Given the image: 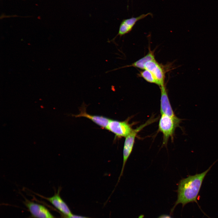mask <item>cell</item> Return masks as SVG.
Here are the masks:
<instances>
[{"instance_id": "cell-1", "label": "cell", "mask_w": 218, "mask_h": 218, "mask_svg": "<svg viewBox=\"0 0 218 218\" xmlns=\"http://www.w3.org/2000/svg\"><path fill=\"white\" fill-rule=\"evenodd\" d=\"M215 162L207 170L181 180L178 184L177 198L174 206L181 203L183 206L189 203H197V199L203 181Z\"/></svg>"}, {"instance_id": "cell-2", "label": "cell", "mask_w": 218, "mask_h": 218, "mask_svg": "<svg viewBox=\"0 0 218 218\" xmlns=\"http://www.w3.org/2000/svg\"><path fill=\"white\" fill-rule=\"evenodd\" d=\"M180 119L161 114L159 123V129L163 134V145H167L169 139L172 140L176 128L179 125Z\"/></svg>"}, {"instance_id": "cell-3", "label": "cell", "mask_w": 218, "mask_h": 218, "mask_svg": "<svg viewBox=\"0 0 218 218\" xmlns=\"http://www.w3.org/2000/svg\"><path fill=\"white\" fill-rule=\"evenodd\" d=\"M153 121V120H150L136 129H133L131 132L125 137L123 150V164L119 179L123 174L125 165L132 151L135 138L137 133L143 128Z\"/></svg>"}, {"instance_id": "cell-4", "label": "cell", "mask_w": 218, "mask_h": 218, "mask_svg": "<svg viewBox=\"0 0 218 218\" xmlns=\"http://www.w3.org/2000/svg\"><path fill=\"white\" fill-rule=\"evenodd\" d=\"M107 129L118 137H126L132 131L131 125L127 121H121L110 119Z\"/></svg>"}, {"instance_id": "cell-5", "label": "cell", "mask_w": 218, "mask_h": 218, "mask_svg": "<svg viewBox=\"0 0 218 218\" xmlns=\"http://www.w3.org/2000/svg\"><path fill=\"white\" fill-rule=\"evenodd\" d=\"M24 204L34 218H56L43 205L25 199Z\"/></svg>"}, {"instance_id": "cell-6", "label": "cell", "mask_w": 218, "mask_h": 218, "mask_svg": "<svg viewBox=\"0 0 218 218\" xmlns=\"http://www.w3.org/2000/svg\"><path fill=\"white\" fill-rule=\"evenodd\" d=\"M61 187L58 188L57 192L55 191L54 195L51 197H47L39 194L35 193L40 197L50 202L56 209L64 216H69L72 215L69 208L60 195Z\"/></svg>"}, {"instance_id": "cell-7", "label": "cell", "mask_w": 218, "mask_h": 218, "mask_svg": "<svg viewBox=\"0 0 218 218\" xmlns=\"http://www.w3.org/2000/svg\"><path fill=\"white\" fill-rule=\"evenodd\" d=\"M145 69L151 72L160 84V87L164 85L165 70L162 66L155 59L147 62L144 66Z\"/></svg>"}, {"instance_id": "cell-8", "label": "cell", "mask_w": 218, "mask_h": 218, "mask_svg": "<svg viewBox=\"0 0 218 218\" xmlns=\"http://www.w3.org/2000/svg\"><path fill=\"white\" fill-rule=\"evenodd\" d=\"M152 15L151 13H148L146 14H142L136 17H132L123 20L120 25L118 32L117 36L119 35L121 36L128 33L132 30L137 21L144 18L148 15L152 16Z\"/></svg>"}, {"instance_id": "cell-9", "label": "cell", "mask_w": 218, "mask_h": 218, "mask_svg": "<svg viewBox=\"0 0 218 218\" xmlns=\"http://www.w3.org/2000/svg\"><path fill=\"white\" fill-rule=\"evenodd\" d=\"M161 90L160 112L161 114H165L172 117H176L170 104L167 92L164 85L160 87Z\"/></svg>"}, {"instance_id": "cell-10", "label": "cell", "mask_w": 218, "mask_h": 218, "mask_svg": "<svg viewBox=\"0 0 218 218\" xmlns=\"http://www.w3.org/2000/svg\"><path fill=\"white\" fill-rule=\"evenodd\" d=\"M80 111L79 114L74 116L75 117H86L101 127L107 129L110 119L102 116L89 114L86 112L84 107V108L82 107Z\"/></svg>"}, {"instance_id": "cell-11", "label": "cell", "mask_w": 218, "mask_h": 218, "mask_svg": "<svg viewBox=\"0 0 218 218\" xmlns=\"http://www.w3.org/2000/svg\"><path fill=\"white\" fill-rule=\"evenodd\" d=\"M155 59L154 52L151 51L150 49L148 53L143 58L136 61L130 65H128L122 68L127 67H133L140 69H145L144 66L146 63L148 61Z\"/></svg>"}, {"instance_id": "cell-12", "label": "cell", "mask_w": 218, "mask_h": 218, "mask_svg": "<svg viewBox=\"0 0 218 218\" xmlns=\"http://www.w3.org/2000/svg\"><path fill=\"white\" fill-rule=\"evenodd\" d=\"M139 75L143 78L147 82L156 84L160 87V85L159 81L152 73L149 71L144 69L140 72Z\"/></svg>"}, {"instance_id": "cell-13", "label": "cell", "mask_w": 218, "mask_h": 218, "mask_svg": "<svg viewBox=\"0 0 218 218\" xmlns=\"http://www.w3.org/2000/svg\"><path fill=\"white\" fill-rule=\"evenodd\" d=\"M63 218H88L86 217L78 216L74 215H72L69 216H64Z\"/></svg>"}, {"instance_id": "cell-14", "label": "cell", "mask_w": 218, "mask_h": 218, "mask_svg": "<svg viewBox=\"0 0 218 218\" xmlns=\"http://www.w3.org/2000/svg\"><path fill=\"white\" fill-rule=\"evenodd\" d=\"M160 218H170V217L168 216H161Z\"/></svg>"}]
</instances>
